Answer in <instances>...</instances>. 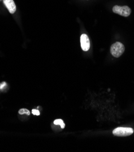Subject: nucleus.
Wrapping results in <instances>:
<instances>
[{"instance_id": "1", "label": "nucleus", "mask_w": 134, "mask_h": 152, "mask_svg": "<svg viewBox=\"0 0 134 152\" xmlns=\"http://www.w3.org/2000/svg\"><path fill=\"white\" fill-rule=\"evenodd\" d=\"M111 53L115 58H119L122 55L125 50V48L123 44L120 42H116L113 44L111 47Z\"/></svg>"}, {"instance_id": "2", "label": "nucleus", "mask_w": 134, "mask_h": 152, "mask_svg": "<svg viewBox=\"0 0 134 152\" xmlns=\"http://www.w3.org/2000/svg\"><path fill=\"white\" fill-rule=\"evenodd\" d=\"M133 133V130L130 127H117L112 131L113 135L116 136H128Z\"/></svg>"}, {"instance_id": "3", "label": "nucleus", "mask_w": 134, "mask_h": 152, "mask_svg": "<svg viewBox=\"0 0 134 152\" xmlns=\"http://www.w3.org/2000/svg\"><path fill=\"white\" fill-rule=\"evenodd\" d=\"M112 11L114 13L125 17L129 16L131 13V9L127 6L122 7L120 6H115L112 8Z\"/></svg>"}, {"instance_id": "4", "label": "nucleus", "mask_w": 134, "mask_h": 152, "mask_svg": "<svg viewBox=\"0 0 134 152\" xmlns=\"http://www.w3.org/2000/svg\"><path fill=\"white\" fill-rule=\"evenodd\" d=\"M80 43L81 47L83 51H88L90 47V41L86 34H82L80 37Z\"/></svg>"}, {"instance_id": "5", "label": "nucleus", "mask_w": 134, "mask_h": 152, "mask_svg": "<svg viewBox=\"0 0 134 152\" xmlns=\"http://www.w3.org/2000/svg\"><path fill=\"white\" fill-rule=\"evenodd\" d=\"M4 3L11 13H14L16 12V5L13 0H3Z\"/></svg>"}, {"instance_id": "6", "label": "nucleus", "mask_w": 134, "mask_h": 152, "mask_svg": "<svg viewBox=\"0 0 134 152\" xmlns=\"http://www.w3.org/2000/svg\"><path fill=\"white\" fill-rule=\"evenodd\" d=\"M54 124H55V125H60L62 129H64L65 127V124H64V121H62V119H56L54 121Z\"/></svg>"}, {"instance_id": "7", "label": "nucleus", "mask_w": 134, "mask_h": 152, "mask_svg": "<svg viewBox=\"0 0 134 152\" xmlns=\"http://www.w3.org/2000/svg\"><path fill=\"white\" fill-rule=\"evenodd\" d=\"M18 112H19V113L20 115L26 114V115H29L30 114V111L29 110H27V109H21V110H19Z\"/></svg>"}, {"instance_id": "8", "label": "nucleus", "mask_w": 134, "mask_h": 152, "mask_svg": "<svg viewBox=\"0 0 134 152\" xmlns=\"http://www.w3.org/2000/svg\"><path fill=\"white\" fill-rule=\"evenodd\" d=\"M32 113L33 115H37V116H39V115H40V112H39V111L38 110H36V109H33V110H32Z\"/></svg>"}, {"instance_id": "9", "label": "nucleus", "mask_w": 134, "mask_h": 152, "mask_svg": "<svg viewBox=\"0 0 134 152\" xmlns=\"http://www.w3.org/2000/svg\"><path fill=\"white\" fill-rule=\"evenodd\" d=\"M6 86V83H5V82L2 83L1 84H0V89H1V90H2V89L3 88H4Z\"/></svg>"}]
</instances>
